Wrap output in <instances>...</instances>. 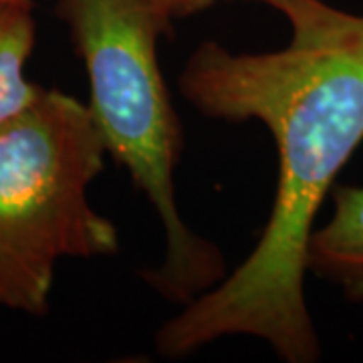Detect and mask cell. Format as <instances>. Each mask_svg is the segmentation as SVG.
<instances>
[{
  "instance_id": "6da1fadb",
  "label": "cell",
  "mask_w": 363,
  "mask_h": 363,
  "mask_svg": "<svg viewBox=\"0 0 363 363\" xmlns=\"http://www.w3.org/2000/svg\"><path fill=\"white\" fill-rule=\"evenodd\" d=\"M252 2L289 23L285 47L245 52L206 40L184 63L178 87L202 116L267 128L279 166L274 200L247 259L160 325L154 345L166 359L226 337L259 339L285 363L321 357L305 297L307 245L363 143V14L325 0Z\"/></svg>"
},
{
  "instance_id": "7a4b0ae2",
  "label": "cell",
  "mask_w": 363,
  "mask_h": 363,
  "mask_svg": "<svg viewBox=\"0 0 363 363\" xmlns=\"http://www.w3.org/2000/svg\"><path fill=\"white\" fill-rule=\"evenodd\" d=\"M89 83L91 117L107 156L128 169L164 230L157 264L140 272L176 307L208 293L228 274L216 242L182 218L176 168L184 150L178 111L160 65L166 33L147 0H55Z\"/></svg>"
},
{
  "instance_id": "3957f363",
  "label": "cell",
  "mask_w": 363,
  "mask_h": 363,
  "mask_svg": "<svg viewBox=\"0 0 363 363\" xmlns=\"http://www.w3.org/2000/svg\"><path fill=\"white\" fill-rule=\"evenodd\" d=\"M87 104L61 89L0 121V307L45 317L61 260L111 259L116 224L91 204L105 168Z\"/></svg>"
},
{
  "instance_id": "277c9868",
  "label": "cell",
  "mask_w": 363,
  "mask_h": 363,
  "mask_svg": "<svg viewBox=\"0 0 363 363\" xmlns=\"http://www.w3.org/2000/svg\"><path fill=\"white\" fill-rule=\"evenodd\" d=\"M331 200L329 220L315 226L307 245V274L363 303V186L335 184Z\"/></svg>"
},
{
  "instance_id": "5b68a950",
  "label": "cell",
  "mask_w": 363,
  "mask_h": 363,
  "mask_svg": "<svg viewBox=\"0 0 363 363\" xmlns=\"http://www.w3.org/2000/svg\"><path fill=\"white\" fill-rule=\"evenodd\" d=\"M37 43L33 4L0 2V121L25 107L39 91L26 75Z\"/></svg>"
},
{
  "instance_id": "8992f818",
  "label": "cell",
  "mask_w": 363,
  "mask_h": 363,
  "mask_svg": "<svg viewBox=\"0 0 363 363\" xmlns=\"http://www.w3.org/2000/svg\"><path fill=\"white\" fill-rule=\"evenodd\" d=\"M147 2L157 16V23L162 25L166 37H169L180 21L204 13L218 0H147Z\"/></svg>"
},
{
  "instance_id": "52a82bcc",
  "label": "cell",
  "mask_w": 363,
  "mask_h": 363,
  "mask_svg": "<svg viewBox=\"0 0 363 363\" xmlns=\"http://www.w3.org/2000/svg\"><path fill=\"white\" fill-rule=\"evenodd\" d=\"M0 2H26V4H35L37 0H0Z\"/></svg>"
}]
</instances>
